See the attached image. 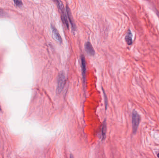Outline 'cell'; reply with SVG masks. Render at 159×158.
<instances>
[{
  "instance_id": "6da1fadb",
  "label": "cell",
  "mask_w": 159,
  "mask_h": 158,
  "mask_svg": "<svg viewBox=\"0 0 159 158\" xmlns=\"http://www.w3.org/2000/svg\"><path fill=\"white\" fill-rule=\"evenodd\" d=\"M140 120L141 117L138 113L136 111H133L132 116V132L134 134L136 133L137 131Z\"/></svg>"
},
{
  "instance_id": "7a4b0ae2",
  "label": "cell",
  "mask_w": 159,
  "mask_h": 158,
  "mask_svg": "<svg viewBox=\"0 0 159 158\" xmlns=\"http://www.w3.org/2000/svg\"><path fill=\"white\" fill-rule=\"evenodd\" d=\"M65 84V74L63 71H61L58 75V82L57 86V92L60 93L63 89L64 85Z\"/></svg>"
},
{
  "instance_id": "3957f363",
  "label": "cell",
  "mask_w": 159,
  "mask_h": 158,
  "mask_svg": "<svg viewBox=\"0 0 159 158\" xmlns=\"http://www.w3.org/2000/svg\"><path fill=\"white\" fill-rule=\"evenodd\" d=\"M81 60V70H82V74L83 76V79L84 81H86V63L85 60V57L84 56L81 55L80 57Z\"/></svg>"
},
{
  "instance_id": "277c9868",
  "label": "cell",
  "mask_w": 159,
  "mask_h": 158,
  "mask_svg": "<svg viewBox=\"0 0 159 158\" xmlns=\"http://www.w3.org/2000/svg\"><path fill=\"white\" fill-rule=\"evenodd\" d=\"M66 11H67V16H68V17L69 18V22L71 24V25L72 26L73 29L74 31H75V23H74V21L73 20V16H72L71 11H70V10L69 9V7H68V5L66 6Z\"/></svg>"
},
{
  "instance_id": "5b68a950",
  "label": "cell",
  "mask_w": 159,
  "mask_h": 158,
  "mask_svg": "<svg viewBox=\"0 0 159 158\" xmlns=\"http://www.w3.org/2000/svg\"><path fill=\"white\" fill-rule=\"evenodd\" d=\"M85 50L90 56H94L95 54V51L91 44L89 42L86 43L85 45Z\"/></svg>"
},
{
  "instance_id": "8992f818",
  "label": "cell",
  "mask_w": 159,
  "mask_h": 158,
  "mask_svg": "<svg viewBox=\"0 0 159 158\" xmlns=\"http://www.w3.org/2000/svg\"><path fill=\"white\" fill-rule=\"evenodd\" d=\"M51 29L52 30V32H53V36L54 37V39L56 41L59 42L60 43H61L62 42V39L61 38V36H60L58 30L56 29V28L54 26H51Z\"/></svg>"
},
{
  "instance_id": "52a82bcc",
  "label": "cell",
  "mask_w": 159,
  "mask_h": 158,
  "mask_svg": "<svg viewBox=\"0 0 159 158\" xmlns=\"http://www.w3.org/2000/svg\"><path fill=\"white\" fill-rule=\"evenodd\" d=\"M132 33L130 30H128L125 37V40L128 45H131L132 43Z\"/></svg>"
},
{
  "instance_id": "ba28073f",
  "label": "cell",
  "mask_w": 159,
  "mask_h": 158,
  "mask_svg": "<svg viewBox=\"0 0 159 158\" xmlns=\"http://www.w3.org/2000/svg\"><path fill=\"white\" fill-rule=\"evenodd\" d=\"M106 120L103 121L102 126L101 129V134L102 140H104L106 138Z\"/></svg>"
},
{
  "instance_id": "9c48e42d",
  "label": "cell",
  "mask_w": 159,
  "mask_h": 158,
  "mask_svg": "<svg viewBox=\"0 0 159 158\" xmlns=\"http://www.w3.org/2000/svg\"><path fill=\"white\" fill-rule=\"evenodd\" d=\"M61 18H62V21L63 22V23L66 25V26H67V27L68 28V29H69V22H68V19H67V17L66 16V14H65V12L62 13Z\"/></svg>"
},
{
  "instance_id": "30bf717a",
  "label": "cell",
  "mask_w": 159,
  "mask_h": 158,
  "mask_svg": "<svg viewBox=\"0 0 159 158\" xmlns=\"http://www.w3.org/2000/svg\"><path fill=\"white\" fill-rule=\"evenodd\" d=\"M14 1L17 6L20 7L22 5V2L21 0H14Z\"/></svg>"
},
{
  "instance_id": "8fae6325",
  "label": "cell",
  "mask_w": 159,
  "mask_h": 158,
  "mask_svg": "<svg viewBox=\"0 0 159 158\" xmlns=\"http://www.w3.org/2000/svg\"><path fill=\"white\" fill-rule=\"evenodd\" d=\"M103 95L104 96V100H105V108L106 109L107 108V98H106V93L104 91V90H103Z\"/></svg>"
},
{
  "instance_id": "7c38bea8",
  "label": "cell",
  "mask_w": 159,
  "mask_h": 158,
  "mask_svg": "<svg viewBox=\"0 0 159 158\" xmlns=\"http://www.w3.org/2000/svg\"><path fill=\"white\" fill-rule=\"evenodd\" d=\"M6 14L5 13V12L2 9L0 8V17H4L6 16Z\"/></svg>"
},
{
  "instance_id": "4fadbf2b",
  "label": "cell",
  "mask_w": 159,
  "mask_h": 158,
  "mask_svg": "<svg viewBox=\"0 0 159 158\" xmlns=\"http://www.w3.org/2000/svg\"><path fill=\"white\" fill-rule=\"evenodd\" d=\"M157 157H158V158H159V153H158V154H157Z\"/></svg>"
}]
</instances>
